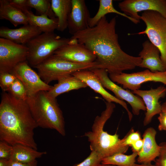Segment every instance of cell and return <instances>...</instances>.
Listing matches in <instances>:
<instances>
[{"label":"cell","instance_id":"cell-15","mask_svg":"<svg viewBox=\"0 0 166 166\" xmlns=\"http://www.w3.org/2000/svg\"><path fill=\"white\" fill-rule=\"evenodd\" d=\"M72 75L85 83L96 93L100 94L108 102H114L121 105L126 111L129 119L131 121L132 115L129 110L126 103L107 92L103 86L98 77L89 69L77 71Z\"/></svg>","mask_w":166,"mask_h":166},{"label":"cell","instance_id":"cell-23","mask_svg":"<svg viewBox=\"0 0 166 166\" xmlns=\"http://www.w3.org/2000/svg\"><path fill=\"white\" fill-rule=\"evenodd\" d=\"M52 9L58 20L57 30L63 32L68 26L72 9L71 0H51Z\"/></svg>","mask_w":166,"mask_h":166},{"label":"cell","instance_id":"cell-20","mask_svg":"<svg viewBox=\"0 0 166 166\" xmlns=\"http://www.w3.org/2000/svg\"><path fill=\"white\" fill-rule=\"evenodd\" d=\"M87 86L82 81L72 75H70L58 80L57 83L52 86L48 92L51 96L56 98L62 93Z\"/></svg>","mask_w":166,"mask_h":166},{"label":"cell","instance_id":"cell-25","mask_svg":"<svg viewBox=\"0 0 166 166\" xmlns=\"http://www.w3.org/2000/svg\"><path fill=\"white\" fill-rule=\"evenodd\" d=\"M99 2V7L98 11L93 17H91L89 20V27L94 26L106 14L111 13H115L126 18L135 24H137L139 22L124 13L116 10L113 6V0H100Z\"/></svg>","mask_w":166,"mask_h":166},{"label":"cell","instance_id":"cell-28","mask_svg":"<svg viewBox=\"0 0 166 166\" xmlns=\"http://www.w3.org/2000/svg\"><path fill=\"white\" fill-rule=\"evenodd\" d=\"M7 92L15 98L23 101H26L28 97L25 87L17 78L10 86Z\"/></svg>","mask_w":166,"mask_h":166},{"label":"cell","instance_id":"cell-13","mask_svg":"<svg viewBox=\"0 0 166 166\" xmlns=\"http://www.w3.org/2000/svg\"><path fill=\"white\" fill-rule=\"evenodd\" d=\"M53 54L77 63H93L97 58L94 53L84 45L71 39L68 44L57 49Z\"/></svg>","mask_w":166,"mask_h":166},{"label":"cell","instance_id":"cell-41","mask_svg":"<svg viewBox=\"0 0 166 166\" xmlns=\"http://www.w3.org/2000/svg\"><path fill=\"white\" fill-rule=\"evenodd\" d=\"M97 166H117L115 165L110 164H102L100 163L97 165Z\"/></svg>","mask_w":166,"mask_h":166},{"label":"cell","instance_id":"cell-17","mask_svg":"<svg viewBox=\"0 0 166 166\" xmlns=\"http://www.w3.org/2000/svg\"><path fill=\"white\" fill-rule=\"evenodd\" d=\"M142 47L139 54L142 59L139 67L147 68L152 72L166 71V68L161 59L159 49L148 40L143 43Z\"/></svg>","mask_w":166,"mask_h":166},{"label":"cell","instance_id":"cell-11","mask_svg":"<svg viewBox=\"0 0 166 166\" xmlns=\"http://www.w3.org/2000/svg\"><path fill=\"white\" fill-rule=\"evenodd\" d=\"M11 73L22 83L28 97L41 91H48L52 86L46 84L41 79L38 73L31 68L27 61L16 65Z\"/></svg>","mask_w":166,"mask_h":166},{"label":"cell","instance_id":"cell-39","mask_svg":"<svg viewBox=\"0 0 166 166\" xmlns=\"http://www.w3.org/2000/svg\"><path fill=\"white\" fill-rule=\"evenodd\" d=\"M162 111L166 113V101L161 105Z\"/></svg>","mask_w":166,"mask_h":166},{"label":"cell","instance_id":"cell-40","mask_svg":"<svg viewBox=\"0 0 166 166\" xmlns=\"http://www.w3.org/2000/svg\"><path fill=\"white\" fill-rule=\"evenodd\" d=\"M136 166H155L154 165L152 164L151 163L148 164H136Z\"/></svg>","mask_w":166,"mask_h":166},{"label":"cell","instance_id":"cell-29","mask_svg":"<svg viewBox=\"0 0 166 166\" xmlns=\"http://www.w3.org/2000/svg\"><path fill=\"white\" fill-rule=\"evenodd\" d=\"M102 159L97 153L91 151L89 155L83 161L73 166H97L101 163Z\"/></svg>","mask_w":166,"mask_h":166},{"label":"cell","instance_id":"cell-22","mask_svg":"<svg viewBox=\"0 0 166 166\" xmlns=\"http://www.w3.org/2000/svg\"><path fill=\"white\" fill-rule=\"evenodd\" d=\"M46 154V151L38 152L27 146L16 144L13 146L10 160L21 163H29Z\"/></svg>","mask_w":166,"mask_h":166},{"label":"cell","instance_id":"cell-6","mask_svg":"<svg viewBox=\"0 0 166 166\" xmlns=\"http://www.w3.org/2000/svg\"><path fill=\"white\" fill-rule=\"evenodd\" d=\"M97 65L96 61L88 63H74L53 54L34 68L38 70L41 79L49 84L52 81H58L77 71L93 69Z\"/></svg>","mask_w":166,"mask_h":166},{"label":"cell","instance_id":"cell-21","mask_svg":"<svg viewBox=\"0 0 166 166\" xmlns=\"http://www.w3.org/2000/svg\"><path fill=\"white\" fill-rule=\"evenodd\" d=\"M0 19L9 21L15 27L28 24L26 15L12 6L9 0H0Z\"/></svg>","mask_w":166,"mask_h":166},{"label":"cell","instance_id":"cell-1","mask_svg":"<svg viewBox=\"0 0 166 166\" xmlns=\"http://www.w3.org/2000/svg\"><path fill=\"white\" fill-rule=\"evenodd\" d=\"M116 24V17L108 21L105 16L94 26L89 27L70 38L83 44L95 55L97 65L93 69H105L109 74L134 69L142 61L140 57L129 55L121 49Z\"/></svg>","mask_w":166,"mask_h":166},{"label":"cell","instance_id":"cell-10","mask_svg":"<svg viewBox=\"0 0 166 166\" xmlns=\"http://www.w3.org/2000/svg\"><path fill=\"white\" fill-rule=\"evenodd\" d=\"M98 77L103 86L112 91L118 99L124 100L131 106L134 115H138L140 110L146 111V107L142 99L135 95L130 91L125 90L112 81L108 76V72L104 69H89Z\"/></svg>","mask_w":166,"mask_h":166},{"label":"cell","instance_id":"cell-30","mask_svg":"<svg viewBox=\"0 0 166 166\" xmlns=\"http://www.w3.org/2000/svg\"><path fill=\"white\" fill-rule=\"evenodd\" d=\"M17 78L16 76L11 73H0V86L3 92H7Z\"/></svg>","mask_w":166,"mask_h":166},{"label":"cell","instance_id":"cell-16","mask_svg":"<svg viewBox=\"0 0 166 166\" xmlns=\"http://www.w3.org/2000/svg\"><path fill=\"white\" fill-rule=\"evenodd\" d=\"M72 9L69 17L68 26L69 33L72 35L89 27L91 18L84 0H71Z\"/></svg>","mask_w":166,"mask_h":166},{"label":"cell","instance_id":"cell-24","mask_svg":"<svg viewBox=\"0 0 166 166\" xmlns=\"http://www.w3.org/2000/svg\"><path fill=\"white\" fill-rule=\"evenodd\" d=\"M24 14L27 18L28 24L37 27L42 33L53 32L57 28V18H50L45 15H35L30 10H27Z\"/></svg>","mask_w":166,"mask_h":166},{"label":"cell","instance_id":"cell-33","mask_svg":"<svg viewBox=\"0 0 166 166\" xmlns=\"http://www.w3.org/2000/svg\"><path fill=\"white\" fill-rule=\"evenodd\" d=\"M160 154L156 159L155 166H166V142L160 144Z\"/></svg>","mask_w":166,"mask_h":166},{"label":"cell","instance_id":"cell-37","mask_svg":"<svg viewBox=\"0 0 166 166\" xmlns=\"http://www.w3.org/2000/svg\"><path fill=\"white\" fill-rule=\"evenodd\" d=\"M36 160L29 163H23L9 160V166H37Z\"/></svg>","mask_w":166,"mask_h":166},{"label":"cell","instance_id":"cell-8","mask_svg":"<svg viewBox=\"0 0 166 166\" xmlns=\"http://www.w3.org/2000/svg\"><path fill=\"white\" fill-rule=\"evenodd\" d=\"M28 49L18 44L0 38V73H11L18 65L27 61Z\"/></svg>","mask_w":166,"mask_h":166},{"label":"cell","instance_id":"cell-27","mask_svg":"<svg viewBox=\"0 0 166 166\" xmlns=\"http://www.w3.org/2000/svg\"><path fill=\"white\" fill-rule=\"evenodd\" d=\"M29 7L33 8L41 15H47L50 18H57L51 7V0H27Z\"/></svg>","mask_w":166,"mask_h":166},{"label":"cell","instance_id":"cell-2","mask_svg":"<svg viewBox=\"0 0 166 166\" xmlns=\"http://www.w3.org/2000/svg\"><path fill=\"white\" fill-rule=\"evenodd\" d=\"M38 126L26 101L3 92L0 104V140L37 150L34 130Z\"/></svg>","mask_w":166,"mask_h":166},{"label":"cell","instance_id":"cell-14","mask_svg":"<svg viewBox=\"0 0 166 166\" xmlns=\"http://www.w3.org/2000/svg\"><path fill=\"white\" fill-rule=\"evenodd\" d=\"M132 92L141 97L145 105L146 112L143 124L146 126L151 123L154 116L162 112L161 105L159 100L165 97L166 88L160 86L148 90H136L133 91Z\"/></svg>","mask_w":166,"mask_h":166},{"label":"cell","instance_id":"cell-19","mask_svg":"<svg viewBox=\"0 0 166 166\" xmlns=\"http://www.w3.org/2000/svg\"><path fill=\"white\" fill-rule=\"evenodd\" d=\"M42 33L37 27L29 24L17 29L2 26L0 28V37L16 43L26 45L31 40Z\"/></svg>","mask_w":166,"mask_h":166},{"label":"cell","instance_id":"cell-38","mask_svg":"<svg viewBox=\"0 0 166 166\" xmlns=\"http://www.w3.org/2000/svg\"><path fill=\"white\" fill-rule=\"evenodd\" d=\"M0 166H9V160L0 159Z\"/></svg>","mask_w":166,"mask_h":166},{"label":"cell","instance_id":"cell-26","mask_svg":"<svg viewBox=\"0 0 166 166\" xmlns=\"http://www.w3.org/2000/svg\"><path fill=\"white\" fill-rule=\"evenodd\" d=\"M138 153L133 152L129 155L118 153L102 159L101 163L118 166H136V158Z\"/></svg>","mask_w":166,"mask_h":166},{"label":"cell","instance_id":"cell-9","mask_svg":"<svg viewBox=\"0 0 166 166\" xmlns=\"http://www.w3.org/2000/svg\"><path fill=\"white\" fill-rule=\"evenodd\" d=\"M109 77L113 82L122 85L123 88L132 91L139 89L141 84L148 81L160 82L166 85V71L152 72L148 69L130 73L110 74Z\"/></svg>","mask_w":166,"mask_h":166},{"label":"cell","instance_id":"cell-18","mask_svg":"<svg viewBox=\"0 0 166 166\" xmlns=\"http://www.w3.org/2000/svg\"><path fill=\"white\" fill-rule=\"evenodd\" d=\"M156 130L152 127H149L144 131L142 136L143 146L137 158L139 163H151L159 156L160 147L156 141Z\"/></svg>","mask_w":166,"mask_h":166},{"label":"cell","instance_id":"cell-35","mask_svg":"<svg viewBox=\"0 0 166 166\" xmlns=\"http://www.w3.org/2000/svg\"><path fill=\"white\" fill-rule=\"evenodd\" d=\"M158 117L159 124L158 128L160 131H166V113L162 111Z\"/></svg>","mask_w":166,"mask_h":166},{"label":"cell","instance_id":"cell-5","mask_svg":"<svg viewBox=\"0 0 166 166\" xmlns=\"http://www.w3.org/2000/svg\"><path fill=\"white\" fill-rule=\"evenodd\" d=\"M70 40L62 38L54 32L42 33L26 45L28 49V63L34 68L53 55L57 49L68 44Z\"/></svg>","mask_w":166,"mask_h":166},{"label":"cell","instance_id":"cell-32","mask_svg":"<svg viewBox=\"0 0 166 166\" xmlns=\"http://www.w3.org/2000/svg\"><path fill=\"white\" fill-rule=\"evenodd\" d=\"M12 148V145L5 141L0 140V159L10 160Z\"/></svg>","mask_w":166,"mask_h":166},{"label":"cell","instance_id":"cell-36","mask_svg":"<svg viewBox=\"0 0 166 166\" xmlns=\"http://www.w3.org/2000/svg\"><path fill=\"white\" fill-rule=\"evenodd\" d=\"M143 145V140L141 139L132 144L131 146L133 152L139 153L142 149Z\"/></svg>","mask_w":166,"mask_h":166},{"label":"cell","instance_id":"cell-3","mask_svg":"<svg viewBox=\"0 0 166 166\" xmlns=\"http://www.w3.org/2000/svg\"><path fill=\"white\" fill-rule=\"evenodd\" d=\"M106 109L100 116L95 117L91 130L85 133L88 138L91 151L97 153L103 158L118 153H124L129 146L123 144V139H120L116 133L111 135L103 130L106 122L110 117L115 108L113 102L105 103Z\"/></svg>","mask_w":166,"mask_h":166},{"label":"cell","instance_id":"cell-7","mask_svg":"<svg viewBox=\"0 0 166 166\" xmlns=\"http://www.w3.org/2000/svg\"><path fill=\"white\" fill-rule=\"evenodd\" d=\"M140 19L146 28L137 34L146 35L149 41L159 49L161 59L166 68V18L157 12L147 10L143 11Z\"/></svg>","mask_w":166,"mask_h":166},{"label":"cell","instance_id":"cell-34","mask_svg":"<svg viewBox=\"0 0 166 166\" xmlns=\"http://www.w3.org/2000/svg\"><path fill=\"white\" fill-rule=\"evenodd\" d=\"M27 0H9L10 4L13 6L24 13L31 8L28 5Z\"/></svg>","mask_w":166,"mask_h":166},{"label":"cell","instance_id":"cell-4","mask_svg":"<svg viewBox=\"0 0 166 166\" xmlns=\"http://www.w3.org/2000/svg\"><path fill=\"white\" fill-rule=\"evenodd\" d=\"M26 101L38 127L53 129L65 135L64 118L56 98L48 91H41L28 97Z\"/></svg>","mask_w":166,"mask_h":166},{"label":"cell","instance_id":"cell-31","mask_svg":"<svg viewBox=\"0 0 166 166\" xmlns=\"http://www.w3.org/2000/svg\"><path fill=\"white\" fill-rule=\"evenodd\" d=\"M141 138L140 133L138 131H134L132 129L123 138V144L125 146H131L133 143Z\"/></svg>","mask_w":166,"mask_h":166},{"label":"cell","instance_id":"cell-12","mask_svg":"<svg viewBox=\"0 0 166 166\" xmlns=\"http://www.w3.org/2000/svg\"><path fill=\"white\" fill-rule=\"evenodd\" d=\"M118 6L123 13L139 22L138 13L142 11H155L166 18V0H125Z\"/></svg>","mask_w":166,"mask_h":166}]
</instances>
